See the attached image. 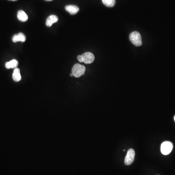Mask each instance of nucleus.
<instances>
[{
    "label": "nucleus",
    "instance_id": "obj_6",
    "mask_svg": "<svg viewBox=\"0 0 175 175\" xmlns=\"http://www.w3.org/2000/svg\"><path fill=\"white\" fill-rule=\"evenodd\" d=\"M65 10L71 15L77 14L79 11V7L75 5H68L65 6Z\"/></svg>",
    "mask_w": 175,
    "mask_h": 175
},
{
    "label": "nucleus",
    "instance_id": "obj_2",
    "mask_svg": "<svg viewBox=\"0 0 175 175\" xmlns=\"http://www.w3.org/2000/svg\"><path fill=\"white\" fill-rule=\"evenodd\" d=\"M130 40L134 45L140 46L142 45V37L138 32L134 31L130 35Z\"/></svg>",
    "mask_w": 175,
    "mask_h": 175
},
{
    "label": "nucleus",
    "instance_id": "obj_11",
    "mask_svg": "<svg viewBox=\"0 0 175 175\" xmlns=\"http://www.w3.org/2000/svg\"><path fill=\"white\" fill-rule=\"evenodd\" d=\"M18 61L16 59H13L6 63V67L7 69H15L18 65Z\"/></svg>",
    "mask_w": 175,
    "mask_h": 175
},
{
    "label": "nucleus",
    "instance_id": "obj_8",
    "mask_svg": "<svg viewBox=\"0 0 175 175\" xmlns=\"http://www.w3.org/2000/svg\"><path fill=\"white\" fill-rule=\"evenodd\" d=\"M58 17L55 15H52L49 16L46 22V25L48 27H51L53 24L58 21Z\"/></svg>",
    "mask_w": 175,
    "mask_h": 175
},
{
    "label": "nucleus",
    "instance_id": "obj_5",
    "mask_svg": "<svg viewBox=\"0 0 175 175\" xmlns=\"http://www.w3.org/2000/svg\"><path fill=\"white\" fill-rule=\"evenodd\" d=\"M83 57V62L85 64L92 63L95 59L94 54L91 53L86 52L82 55Z\"/></svg>",
    "mask_w": 175,
    "mask_h": 175
},
{
    "label": "nucleus",
    "instance_id": "obj_3",
    "mask_svg": "<svg viewBox=\"0 0 175 175\" xmlns=\"http://www.w3.org/2000/svg\"><path fill=\"white\" fill-rule=\"evenodd\" d=\"M173 148V145L171 142L166 141L162 143L161 146V151L163 155H167L171 153Z\"/></svg>",
    "mask_w": 175,
    "mask_h": 175
},
{
    "label": "nucleus",
    "instance_id": "obj_9",
    "mask_svg": "<svg viewBox=\"0 0 175 175\" xmlns=\"http://www.w3.org/2000/svg\"><path fill=\"white\" fill-rule=\"evenodd\" d=\"M17 18L19 21L25 22L28 20V16L23 10H19L17 13Z\"/></svg>",
    "mask_w": 175,
    "mask_h": 175
},
{
    "label": "nucleus",
    "instance_id": "obj_14",
    "mask_svg": "<svg viewBox=\"0 0 175 175\" xmlns=\"http://www.w3.org/2000/svg\"><path fill=\"white\" fill-rule=\"evenodd\" d=\"M45 1H53V0H45Z\"/></svg>",
    "mask_w": 175,
    "mask_h": 175
},
{
    "label": "nucleus",
    "instance_id": "obj_7",
    "mask_svg": "<svg viewBox=\"0 0 175 175\" xmlns=\"http://www.w3.org/2000/svg\"><path fill=\"white\" fill-rule=\"evenodd\" d=\"M26 40V37L22 33H19L18 34H16L12 37V41L14 42H24Z\"/></svg>",
    "mask_w": 175,
    "mask_h": 175
},
{
    "label": "nucleus",
    "instance_id": "obj_4",
    "mask_svg": "<svg viewBox=\"0 0 175 175\" xmlns=\"http://www.w3.org/2000/svg\"><path fill=\"white\" fill-rule=\"evenodd\" d=\"M135 151L134 149H130L127 152V154L125 159V163L127 166H130L133 163L135 158Z\"/></svg>",
    "mask_w": 175,
    "mask_h": 175
},
{
    "label": "nucleus",
    "instance_id": "obj_16",
    "mask_svg": "<svg viewBox=\"0 0 175 175\" xmlns=\"http://www.w3.org/2000/svg\"><path fill=\"white\" fill-rule=\"evenodd\" d=\"M174 120H175V117H174Z\"/></svg>",
    "mask_w": 175,
    "mask_h": 175
},
{
    "label": "nucleus",
    "instance_id": "obj_12",
    "mask_svg": "<svg viewBox=\"0 0 175 175\" xmlns=\"http://www.w3.org/2000/svg\"><path fill=\"white\" fill-rule=\"evenodd\" d=\"M103 4L107 7H113L115 4V0H102Z\"/></svg>",
    "mask_w": 175,
    "mask_h": 175
},
{
    "label": "nucleus",
    "instance_id": "obj_1",
    "mask_svg": "<svg viewBox=\"0 0 175 175\" xmlns=\"http://www.w3.org/2000/svg\"><path fill=\"white\" fill-rule=\"evenodd\" d=\"M86 71V67L84 65L76 64L72 68V73L73 76L78 78L84 75Z\"/></svg>",
    "mask_w": 175,
    "mask_h": 175
},
{
    "label": "nucleus",
    "instance_id": "obj_10",
    "mask_svg": "<svg viewBox=\"0 0 175 175\" xmlns=\"http://www.w3.org/2000/svg\"><path fill=\"white\" fill-rule=\"evenodd\" d=\"M13 79L16 82H19L21 80L22 76H21L20 70L19 68H15L14 69V72L13 73Z\"/></svg>",
    "mask_w": 175,
    "mask_h": 175
},
{
    "label": "nucleus",
    "instance_id": "obj_15",
    "mask_svg": "<svg viewBox=\"0 0 175 175\" xmlns=\"http://www.w3.org/2000/svg\"><path fill=\"white\" fill-rule=\"evenodd\" d=\"M10 1H17V0H10Z\"/></svg>",
    "mask_w": 175,
    "mask_h": 175
},
{
    "label": "nucleus",
    "instance_id": "obj_13",
    "mask_svg": "<svg viewBox=\"0 0 175 175\" xmlns=\"http://www.w3.org/2000/svg\"><path fill=\"white\" fill-rule=\"evenodd\" d=\"M77 59L80 62H83V57L82 56V55H79L77 57Z\"/></svg>",
    "mask_w": 175,
    "mask_h": 175
}]
</instances>
